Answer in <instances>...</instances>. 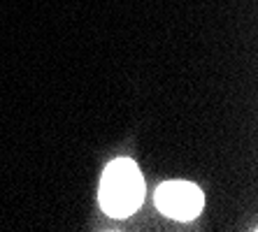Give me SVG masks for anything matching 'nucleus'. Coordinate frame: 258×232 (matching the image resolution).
I'll return each mask as SVG.
<instances>
[{
	"label": "nucleus",
	"mask_w": 258,
	"mask_h": 232,
	"mask_svg": "<svg viewBox=\"0 0 258 232\" xmlns=\"http://www.w3.org/2000/svg\"><path fill=\"white\" fill-rule=\"evenodd\" d=\"M100 207L112 218L135 214L144 200V179L131 158H116L107 165L100 181Z\"/></svg>",
	"instance_id": "1"
},
{
	"label": "nucleus",
	"mask_w": 258,
	"mask_h": 232,
	"mask_svg": "<svg viewBox=\"0 0 258 232\" xmlns=\"http://www.w3.org/2000/svg\"><path fill=\"white\" fill-rule=\"evenodd\" d=\"M156 207L174 220H191L203 211L205 195L191 181H168L158 186Z\"/></svg>",
	"instance_id": "2"
}]
</instances>
